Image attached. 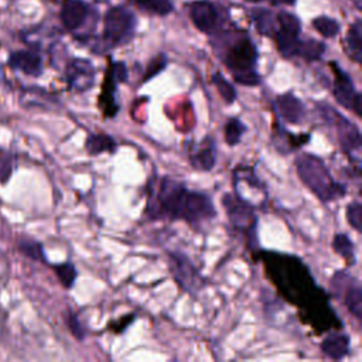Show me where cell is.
Returning <instances> with one entry per match:
<instances>
[{
	"instance_id": "9c48e42d",
	"label": "cell",
	"mask_w": 362,
	"mask_h": 362,
	"mask_svg": "<svg viewBox=\"0 0 362 362\" xmlns=\"http://www.w3.org/2000/svg\"><path fill=\"white\" fill-rule=\"evenodd\" d=\"M334 71V85L332 95L335 100L348 110H352L358 117L362 116V96L356 90L351 76L342 71L335 62H331Z\"/></svg>"
},
{
	"instance_id": "d4e9b609",
	"label": "cell",
	"mask_w": 362,
	"mask_h": 362,
	"mask_svg": "<svg viewBox=\"0 0 362 362\" xmlns=\"http://www.w3.org/2000/svg\"><path fill=\"white\" fill-rule=\"evenodd\" d=\"M253 20L256 24V28L263 35H273L277 28V21L273 17V14L267 10H257L253 13Z\"/></svg>"
},
{
	"instance_id": "4dcf8cb0",
	"label": "cell",
	"mask_w": 362,
	"mask_h": 362,
	"mask_svg": "<svg viewBox=\"0 0 362 362\" xmlns=\"http://www.w3.org/2000/svg\"><path fill=\"white\" fill-rule=\"evenodd\" d=\"M65 322H66V327H68V329L71 331V334H72L78 341H83V338H85V335H86L85 328H83L82 322L79 321L78 315H76L72 310H68V311H66Z\"/></svg>"
},
{
	"instance_id": "2e32d148",
	"label": "cell",
	"mask_w": 362,
	"mask_h": 362,
	"mask_svg": "<svg viewBox=\"0 0 362 362\" xmlns=\"http://www.w3.org/2000/svg\"><path fill=\"white\" fill-rule=\"evenodd\" d=\"M349 345H351V339L346 334L335 331V332H329L322 341H321V352L332 359V361H339L344 359L345 356H348L349 354Z\"/></svg>"
},
{
	"instance_id": "3957f363",
	"label": "cell",
	"mask_w": 362,
	"mask_h": 362,
	"mask_svg": "<svg viewBox=\"0 0 362 362\" xmlns=\"http://www.w3.org/2000/svg\"><path fill=\"white\" fill-rule=\"evenodd\" d=\"M296 170L303 184L322 202H331L346 195V187L335 181L321 157L303 153L297 156Z\"/></svg>"
},
{
	"instance_id": "5bb4252c",
	"label": "cell",
	"mask_w": 362,
	"mask_h": 362,
	"mask_svg": "<svg viewBox=\"0 0 362 362\" xmlns=\"http://www.w3.org/2000/svg\"><path fill=\"white\" fill-rule=\"evenodd\" d=\"M189 16L194 25L206 34L215 31L218 25V13L215 6L208 0H198L191 4Z\"/></svg>"
},
{
	"instance_id": "5b68a950",
	"label": "cell",
	"mask_w": 362,
	"mask_h": 362,
	"mask_svg": "<svg viewBox=\"0 0 362 362\" xmlns=\"http://www.w3.org/2000/svg\"><path fill=\"white\" fill-rule=\"evenodd\" d=\"M222 205L226 211L229 223L240 230L245 232L250 239V243L255 246L257 245L256 242V226H257V218L253 211V205L239 197L238 194H230L225 192L222 195Z\"/></svg>"
},
{
	"instance_id": "d6986e66",
	"label": "cell",
	"mask_w": 362,
	"mask_h": 362,
	"mask_svg": "<svg viewBox=\"0 0 362 362\" xmlns=\"http://www.w3.org/2000/svg\"><path fill=\"white\" fill-rule=\"evenodd\" d=\"M85 150L90 156H99L102 153H115L117 150L116 140L106 133H89L85 140Z\"/></svg>"
},
{
	"instance_id": "cb8c5ba5",
	"label": "cell",
	"mask_w": 362,
	"mask_h": 362,
	"mask_svg": "<svg viewBox=\"0 0 362 362\" xmlns=\"http://www.w3.org/2000/svg\"><path fill=\"white\" fill-rule=\"evenodd\" d=\"M52 269L55 272V276L58 277L61 286L64 288H72L76 277H78V270L75 267L74 263L71 262H64V263H58V264H52Z\"/></svg>"
},
{
	"instance_id": "484cf974",
	"label": "cell",
	"mask_w": 362,
	"mask_h": 362,
	"mask_svg": "<svg viewBox=\"0 0 362 362\" xmlns=\"http://www.w3.org/2000/svg\"><path fill=\"white\" fill-rule=\"evenodd\" d=\"M17 249L24 256H27V257H30L35 262H42V263L47 262V257H45V253H44V246H42V243H40L37 240L21 239V240H18Z\"/></svg>"
},
{
	"instance_id": "f1b7e54d",
	"label": "cell",
	"mask_w": 362,
	"mask_h": 362,
	"mask_svg": "<svg viewBox=\"0 0 362 362\" xmlns=\"http://www.w3.org/2000/svg\"><path fill=\"white\" fill-rule=\"evenodd\" d=\"M313 25L325 38H332L339 31V24L337 23V20H334L331 17H327V16H321V17L314 18Z\"/></svg>"
},
{
	"instance_id": "ba28073f",
	"label": "cell",
	"mask_w": 362,
	"mask_h": 362,
	"mask_svg": "<svg viewBox=\"0 0 362 362\" xmlns=\"http://www.w3.org/2000/svg\"><path fill=\"white\" fill-rule=\"evenodd\" d=\"M277 28L273 34L277 49L284 58L297 55V47L300 42V21L298 18L287 11H281L276 17Z\"/></svg>"
},
{
	"instance_id": "1f68e13d",
	"label": "cell",
	"mask_w": 362,
	"mask_h": 362,
	"mask_svg": "<svg viewBox=\"0 0 362 362\" xmlns=\"http://www.w3.org/2000/svg\"><path fill=\"white\" fill-rule=\"evenodd\" d=\"M167 66V57L164 54H160V55H156L147 65V69H146V74L143 76V81H150L151 78H154L156 75H158L164 68Z\"/></svg>"
},
{
	"instance_id": "83f0119b",
	"label": "cell",
	"mask_w": 362,
	"mask_h": 362,
	"mask_svg": "<svg viewBox=\"0 0 362 362\" xmlns=\"http://www.w3.org/2000/svg\"><path fill=\"white\" fill-rule=\"evenodd\" d=\"M136 4L139 8L158 16H167L173 11L171 0H136Z\"/></svg>"
},
{
	"instance_id": "8992f818",
	"label": "cell",
	"mask_w": 362,
	"mask_h": 362,
	"mask_svg": "<svg viewBox=\"0 0 362 362\" xmlns=\"http://www.w3.org/2000/svg\"><path fill=\"white\" fill-rule=\"evenodd\" d=\"M136 28L134 14L126 7L110 8L103 20V40L109 47H117L132 40Z\"/></svg>"
},
{
	"instance_id": "8fae6325",
	"label": "cell",
	"mask_w": 362,
	"mask_h": 362,
	"mask_svg": "<svg viewBox=\"0 0 362 362\" xmlns=\"http://www.w3.org/2000/svg\"><path fill=\"white\" fill-rule=\"evenodd\" d=\"M95 68L89 59L74 58L65 69V79L69 90L86 92L95 85Z\"/></svg>"
},
{
	"instance_id": "e0dca14e",
	"label": "cell",
	"mask_w": 362,
	"mask_h": 362,
	"mask_svg": "<svg viewBox=\"0 0 362 362\" xmlns=\"http://www.w3.org/2000/svg\"><path fill=\"white\" fill-rule=\"evenodd\" d=\"M88 7L82 0H68L61 10V21L69 31L78 30L86 20Z\"/></svg>"
},
{
	"instance_id": "836d02e7",
	"label": "cell",
	"mask_w": 362,
	"mask_h": 362,
	"mask_svg": "<svg viewBox=\"0 0 362 362\" xmlns=\"http://www.w3.org/2000/svg\"><path fill=\"white\" fill-rule=\"evenodd\" d=\"M270 1H272V4H274V6H280V4H288V6H291V4L296 3V0H270Z\"/></svg>"
},
{
	"instance_id": "ffe728a7",
	"label": "cell",
	"mask_w": 362,
	"mask_h": 362,
	"mask_svg": "<svg viewBox=\"0 0 362 362\" xmlns=\"http://www.w3.org/2000/svg\"><path fill=\"white\" fill-rule=\"evenodd\" d=\"M346 51L351 59H354L356 64L361 62V54H362V25L361 20H356L348 30L346 34Z\"/></svg>"
},
{
	"instance_id": "7402d4cb",
	"label": "cell",
	"mask_w": 362,
	"mask_h": 362,
	"mask_svg": "<svg viewBox=\"0 0 362 362\" xmlns=\"http://www.w3.org/2000/svg\"><path fill=\"white\" fill-rule=\"evenodd\" d=\"M246 130V124L239 117H229L223 126V137L226 144L230 147L239 144Z\"/></svg>"
},
{
	"instance_id": "d590c367",
	"label": "cell",
	"mask_w": 362,
	"mask_h": 362,
	"mask_svg": "<svg viewBox=\"0 0 362 362\" xmlns=\"http://www.w3.org/2000/svg\"><path fill=\"white\" fill-rule=\"evenodd\" d=\"M249 1H260V0H249Z\"/></svg>"
},
{
	"instance_id": "4fadbf2b",
	"label": "cell",
	"mask_w": 362,
	"mask_h": 362,
	"mask_svg": "<svg viewBox=\"0 0 362 362\" xmlns=\"http://www.w3.org/2000/svg\"><path fill=\"white\" fill-rule=\"evenodd\" d=\"M276 115L286 123L300 124L305 119V105L291 92L279 95L273 102Z\"/></svg>"
},
{
	"instance_id": "603a6c76",
	"label": "cell",
	"mask_w": 362,
	"mask_h": 362,
	"mask_svg": "<svg viewBox=\"0 0 362 362\" xmlns=\"http://www.w3.org/2000/svg\"><path fill=\"white\" fill-rule=\"evenodd\" d=\"M325 51V45L321 41L307 38V40H300L298 47H297V55L307 59V61H317L322 57Z\"/></svg>"
},
{
	"instance_id": "7c38bea8",
	"label": "cell",
	"mask_w": 362,
	"mask_h": 362,
	"mask_svg": "<svg viewBox=\"0 0 362 362\" xmlns=\"http://www.w3.org/2000/svg\"><path fill=\"white\" fill-rule=\"evenodd\" d=\"M188 161L198 171H211L216 164V141L212 136H205L199 143L188 147Z\"/></svg>"
},
{
	"instance_id": "44dd1931",
	"label": "cell",
	"mask_w": 362,
	"mask_h": 362,
	"mask_svg": "<svg viewBox=\"0 0 362 362\" xmlns=\"http://www.w3.org/2000/svg\"><path fill=\"white\" fill-rule=\"evenodd\" d=\"M332 249L338 256H341L346 262V264L354 266L356 263L355 245L346 233H335L334 235Z\"/></svg>"
},
{
	"instance_id": "277c9868",
	"label": "cell",
	"mask_w": 362,
	"mask_h": 362,
	"mask_svg": "<svg viewBox=\"0 0 362 362\" xmlns=\"http://www.w3.org/2000/svg\"><path fill=\"white\" fill-rule=\"evenodd\" d=\"M225 65L230 71L235 82L243 86H257L262 82L260 74L256 71L257 49L249 38L236 41L225 55Z\"/></svg>"
},
{
	"instance_id": "4316f807",
	"label": "cell",
	"mask_w": 362,
	"mask_h": 362,
	"mask_svg": "<svg viewBox=\"0 0 362 362\" xmlns=\"http://www.w3.org/2000/svg\"><path fill=\"white\" fill-rule=\"evenodd\" d=\"M212 83L215 85V88L218 89L221 98L228 103L232 105L236 100V89L233 88V85L221 74V72H215L212 75Z\"/></svg>"
},
{
	"instance_id": "6da1fadb",
	"label": "cell",
	"mask_w": 362,
	"mask_h": 362,
	"mask_svg": "<svg viewBox=\"0 0 362 362\" xmlns=\"http://www.w3.org/2000/svg\"><path fill=\"white\" fill-rule=\"evenodd\" d=\"M264 263L267 274L274 281L281 296L300 308H304L307 317L313 318L310 320L313 325L317 327V318H320V332L327 324L328 327L331 325L329 320L341 325L329 307L325 291L315 284L307 266L300 262V259L287 255L266 253Z\"/></svg>"
},
{
	"instance_id": "30bf717a",
	"label": "cell",
	"mask_w": 362,
	"mask_h": 362,
	"mask_svg": "<svg viewBox=\"0 0 362 362\" xmlns=\"http://www.w3.org/2000/svg\"><path fill=\"white\" fill-rule=\"evenodd\" d=\"M170 267L177 283L189 293H197L202 287V277L192 262L180 252H170Z\"/></svg>"
},
{
	"instance_id": "52a82bcc",
	"label": "cell",
	"mask_w": 362,
	"mask_h": 362,
	"mask_svg": "<svg viewBox=\"0 0 362 362\" xmlns=\"http://www.w3.org/2000/svg\"><path fill=\"white\" fill-rule=\"evenodd\" d=\"M317 106L320 107V110H321L320 113L325 119V122L337 127L338 141L341 144L342 151L345 154L351 156V158H355L354 153L358 154L361 151V141H362L361 132H359L358 126H355L352 122H349L341 113H338L334 107H331L325 103H318ZM355 160L359 161L358 158H355Z\"/></svg>"
},
{
	"instance_id": "d6a6232c",
	"label": "cell",
	"mask_w": 362,
	"mask_h": 362,
	"mask_svg": "<svg viewBox=\"0 0 362 362\" xmlns=\"http://www.w3.org/2000/svg\"><path fill=\"white\" fill-rule=\"evenodd\" d=\"M117 83L127 81V68L124 62H112L109 72H107Z\"/></svg>"
},
{
	"instance_id": "ac0fdd59",
	"label": "cell",
	"mask_w": 362,
	"mask_h": 362,
	"mask_svg": "<svg viewBox=\"0 0 362 362\" xmlns=\"http://www.w3.org/2000/svg\"><path fill=\"white\" fill-rule=\"evenodd\" d=\"M351 281L346 284L345 290H344V304L346 307V310L352 314V317L356 321H361L362 318V290H361V284L356 279H354L351 276L349 279Z\"/></svg>"
},
{
	"instance_id": "f546056e",
	"label": "cell",
	"mask_w": 362,
	"mask_h": 362,
	"mask_svg": "<svg viewBox=\"0 0 362 362\" xmlns=\"http://www.w3.org/2000/svg\"><path fill=\"white\" fill-rule=\"evenodd\" d=\"M345 215H346L348 223L356 232H361V226H362V204L359 201H352L351 204H348Z\"/></svg>"
},
{
	"instance_id": "e575fe53",
	"label": "cell",
	"mask_w": 362,
	"mask_h": 362,
	"mask_svg": "<svg viewBox=\"0 0 362 362\" xmlns=\"http://www.w3.org/2000/svg\"><path fill=\"white\" fill-rule=\"evenodd\" d=\"M352 1H354V4H355L356 8H361V7H362V1H361V0H352Z\"/></svg>"
},
{
	"instance_id": "7a4b0ae2",
	"label": "cell",
	"mask_w": 362,
	"mask_h": 362,
	"mask_svg": "<svg viewBox=\"0 0 362 362\" xmlns=\"http://www.w3.org/2000/svg\"><path fill=\"white\" fill-rule=\"evenodd\" d=\"M146 212L151 219H181L189 225H199L216 216L208 194L188 189L184 182L170 177L148 181Z\"/></svg>"
},
{
	"instance_id": "9a60e30c",
	"label": "cell",
	"mask_w": 362,
	"mask_h": 362,
	"mask_svg": "<svg viewBox=\"0 0 362 362\" xmlns=\"http://www.w3.org/2000/svg\"><path fill=\"white\" fill-rule=\"evenodd\" d=\"M8 65L28 76H40L42 74V58L35 51L21 49L10 54Z\"/></svg>"
}]
</instances>
